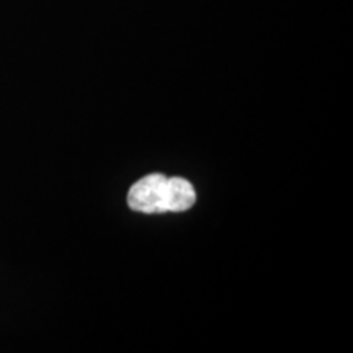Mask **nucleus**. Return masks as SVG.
Here are the masks:
<instances>
[{"instance_id":"1","label":"nucleus","mask_w":353,"mask_h":353,"mask_svg":"<svg viewBox=\"0 0 353 353\" xmlns=\"http://www.w3.org/2000/svg\"><path fill=\"white\" fill-rule=\"evenodd\" d=\"M196 201L193 185L182 176L149 174L138 180L128 192V205L144 214L183 213Z\"/></svg>"}]
</instances>
